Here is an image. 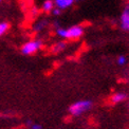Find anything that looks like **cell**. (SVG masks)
I'll return each mask as SVG.
<instances>
[{
  "instance_id": "cell-6",
  "label": "cell",
  "mask_w": 129,
  "mask_h": 129,
  "mask_svg": "<svg viewBox=\"0 0 129 129\" xmlns=\"http://www.w3.org/2000/svg\"><path fill=\"white\" fill-rule=\"evenodd\" d=\"M74 2V0H54V3L56 4L57 9H66L70 5H72V3Z\"/></svg>"
},
{
  "instance_id": "cell-1",
  "label": "cell",
  "mask_w": 129,
  "mask_h": 129,
  "mask_svg": "<svg viewBox=\"0 0 129 129\" xmlns=\"http://www.w3.org/2000/svg\"><path fill=\"white\" fill-rule=\"evenodd\" d=\"M91 107H92V102L91 101H79L69 107V112L73 116H79L84 112L88 111Z\"/></svg>"
},
{
  "instance_id": "cell-7",
  "label": "cell",
  "mask_w": 129,
  "mask_h": 129,
  "mask_svg": "<svg viewBox=\"0 0 129 129\" xmlns=\"http://www.w3.org/2000/svg\"><path fill=\"white\" fill-rule=\"evenodd\" d=\"M53 5H54V2H53L52 0H46L44 4H42V9H44V11H46V12H50V11L53 10Z\"/></svg>"
},
{
  "instance_id": "cell-11",
  "label": "cell",
  "mask_w": 129,
  "mask_h": 129,
  "mask_svg": "<svg viewBox=\"0 0 129 129\" xmlns=\"http://www.w3.org/2000/svg\"><path fill=\"white\" fill-rule=\"evenodd\" d=\"M56 33L58 36H60L62 37V38H66V34H67V30L66 29H62V28H58L57 31H56Z\"/></svg>"
},
{
  "instance_id": "cell-12",
  "label": "cell",
  "mask_w": 129,
  "mask_h": 129,
  "mask_svg": "<svg viewBox=\"0 0 129 129\" xmlns=\"http://www.w3.org/2000/svg\"><path fill=\"white\" fill-rule=\"evenodd\" d=\"M126 61H127V59H126V57H125V56H120L119 58H117V63L121 64V66L125 64Z\"/></svg>"
},
{
  "instance_id": "cell-2",
  "label": "cell",
  "mask_w": 129,
  "mask_h": 129,
  "mask_svg": "<svg viewBox=\"0 0 129 129\" xmlns=\"http://www.w3.org/2000/svg\"><path fill=\"white\" fill-rule=\"evenodd\" d=\"M42 45L41 40H32V41H29L26 42L25 45H23L22 49H21V52L23 53V54H33L35 53L38 49H40V47Z\"/></svg>"
},
{
  "instance_id": "cell-14",
  "label": "cell",
  "mask_w": 129,
  "mask_h": 129,
  "mask_svg": "<svg viewBox=\"0 0 129 129\" xmlns=\"http://www.w3.org/2000/svg\"><path fill=\"white\" fill-rule=\"evenodd\" d=\"M52 13L54 14L55 16H57V15L60 14V10H59V9H53V10H52Z\"/></svg>"
},
{
  "instance_id": "cell-9",
  "label": "cell",
  "mask_w": 129,
  "mask_h": 129,
  "mask_svg": "<svg viewBox=\"0 0 129 129\" xmlns=\"http://www.w3.org/2000/svg\"><path fill=\"white\" fill-rule=\"evenodd\" d=\"M9 29V23L8 22H1L0 23V36L3 35Z\"/></svg>"
},
{
  "instance_id": "cell-3",
  "label": "cell",
  "mask_w": 129,
  "mask_h": 129,
  "mask_svg": "<svg viewBox=\"0 0 129 129\" xmlns=\"http://www.w3.org/2000/svg\"><path fill=\"white\" fill-rule=\"evenodd\" d=\"M83 34H84V29L82 28V26L74 25V26H71L70 29L67 30L66 38H69V39H77Z\"/></svg>"
},
{
  "instance_id": "cell-13",
  "label": "cell",
  "mask_w": 129,
  "mask_h": 129,
  "mask_svg": "<svg viewBox=\"0 0 129 129\" xmlns=\"http://www.w3.org/2000/svg\"><path fill=\"white\" fill-rule=\"evenodd\" d=\"M42 28H45V22L42 21V22H39L37 25H35V30L36 31H39V30H41Z\"/></svg>"
},
{
  "instance_id": "cell-5",
  "label": "cell",
  "mask_w": 129,
  "mask_h": 129,
  "mask_svg": "<svg viewBox=\"0 0 129 129\" xmlns=\"http://www.w3.org/2000/svg\"><path fill=\"white\" fill-rule=\"evenodd\" d=\"M127 99V95L123 92H117V93H114L113 95L111 96V102L113 104H119V103H122L124 102L125 100Z\"/></svg>"
},
{
  "instance_id": "cell-10",
  "label": "cell",
  "mask_w": 129,
  "mask_h": 129,
  "mask_svg": "<svg viewBox=\"0 0 129 129\" xmlns=\"http://www.w3.org/2000/svg\"><path fill=\"white\" fill-rule=\"evenodd\" d=\"M64 48H66V42H59V44H57L55 47H54V50L55 52H58V51H62Z\"/></svg>"
},
{
  "instance_id": "cell-8",
  "label": "cell",
  "mask_w": 129,
  "mask_h": 129,
  "mask_svg": "<svg viewBox=\"0 0 129 129\" xmlns=\"http://www.w3.org/2000/svg\"><path fill=\"white\" fill-rule=\"evenodd\" d=\"M26 126H28L29 129H42V126L40 124H38V123L31 122V121L26 122Z\"/></svg>"
},
{
  "instance_id": "cell-15",
  "label": "cell",
  "mask_w": 129,
  "mask_h": 129,
  "mask_svg": "<svg viewBox=\"0 0 129 129\" xmlns=\"http://www.w3.org/2000/svg\"><path fill=\"white\" fill-rule=\"evenodd\" d=\"M128 109H129V103H128Z\"/></svg>"
},
{
  "instance_id": "cell-16",
  "label": "cell",
  "mask_w": 129,
  "mask_h": 129,
  "mask_svg": "<svg viewBox=\"0 0 129 129\" xmlns=\"http://www.w3.org/2000/svg\"><path fill=\"white\" fill-rule=\"evenodd\" d=\"M0 1H1V0H0Z\"/></svg>"
},
{
  "instance_id": "cell-4",
  "label": "cell",
  "mask_w": 129,
  "mask_h": 129,
  "mask_svg": "<svg viewBox=\"0 0 129 129\" xmlns=\"http://www.w3.org/2000/svg\"><path fill=\"white\" fill-rule=\"evenodd\" d=\"M121 28L125 31H129V3L126 4L121 16Z\"/></svg>"
}]
</instances>
